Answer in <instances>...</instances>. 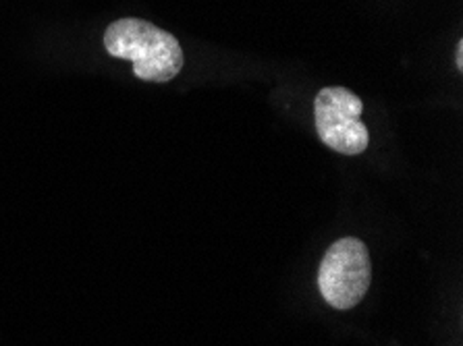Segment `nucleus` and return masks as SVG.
Masks as SVG:
<instances>
[{
    "label": "nucleus",
    "instance_id": "obj_1",
    "mask_svg": "<svg viewBox=\"0 0 463 346\" xmlns=\"http://www.w3.org/2000/svg\"><path fill=\"white\" fill-rule=\"evenodd\" d=\"M110 56L133 62V75L142 81L165 83L184 69L185 56L179 40L144 19H118L104 32Z\"/></svg>",
    "mask_w": 463,
    "mask_h": 346
},
{
    "label": "nucleus",
    "instance_id": "obj_2",
    "mask_svg": "<svg viewBox=\"0 0 463 346\" xmlns=\"http://www.w3.org/2000/svg\"><path fill=\"white\" fill-rule=\"evenodd\" d=\"M372 266L366 245L355 237L335 241L322 257L318 288L328 305L352 309L368 293Z\"/></svg>",
    "mask_w": 463,
    "mask_h": 346
},
{
    "label": "nucleus",
    "instance_id": "obj_3",
    "mask_svg": "<svg viewBox=\"0 0 463 346\" xmlns=\"http://www.w3.org/2000/svg\"><path fill=\"white\" fill-rule=\"evenodd\" d=\"M364 102L347 88H325L314 100V121L318 137L331 150L357 156L370 144L368 126L362 123Z\"/></svg>",
    "mask_w": 463,
    "mask_h": 346
},
{
    "label": "nucleus",
    "instance_id": "obj_4",
    "mask_svg": "<svg viewBox=\"0 0 463 346\" xmlns=\"http://www.w3.org/2000/svg\"><path fill=\"white\" fill-rule=\"evenodd\" d=\"M455 62H458V69H463V40L458 42V51H455Z\"/></svg>",
    "mask_w": 463,
    "mask_h": 346
}]
</instances>
